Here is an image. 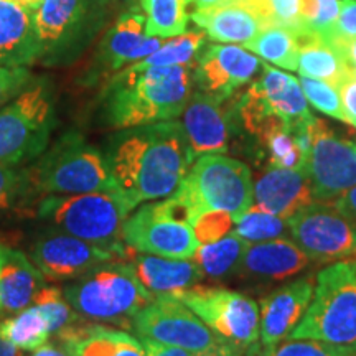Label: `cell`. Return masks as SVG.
<instances>
[{
	"instance_id": "cell-10",
	"label": "cell",
	"mask_w": 356,
	"mask_h": 356,
	"mask_svg": "<svg viewBox=\"0 0 356 356\" xmlns=\"http://www.w3.org/2000/svg\"><path fill=\"white\" fill-rule=\"evenodd\" d=\"M221 340L246 350L259 341V305L226 287L193 286L177 293Z\"/></svg>"
},
{
	"instance_id": "cell-41",
	"label": "cell",
	"mask_w": 356,
	"mask_h": 356,
	"mask_svg": "<svg viewBox=\"0 0 356 356\" xmlns=\"http://www.w3.org/2000/svg\"><path fill=\"white\" fill-rule=\"evenodd\" d=\"M267 17L270 25H279L291 32L304 33V0H264Z\"/></svg>"
},
{
	"instance_id": "cell-25",
	"label": "cell",
	"mask_w": 356,
	"mask_h": 356,
	"mask_svg": "<svg viewBox=\"0 0 356 356\" xmlns=\"http://www.w3.org/2000/svg\"><path fill=\"white\" fill-rule=\"evenodd\" d=\"M40 60L33 12L15 0H0V65L30 68Z\"/></svg>"
},
{
	"instance_id": "cell-26",
	"label": "cell",
	"mask_w": 356,
	"mask_h": 356,
	"mask_svg": "<svg viewBox=\"0 0 356 356\" xmlns=\"http://www.w3.org/2000/svg\"><path fill=\"white\" fill-rule=\"evenodd\" d=\"M309 262V256L292 239L277 238L249 244L239 269L251 277L282 280L302 273Z\"/></svg>"
},
{
	"instance_id": "cell-48",
	"label": "cell",
	"mask_w": 356,
	"mask_h": 356,
	"mask_svg": "<svg viewBox=\"0 0 356 356\" xmlns=\"http://www.w3.org/2000/svg\"><path fill=\"white\" fill-rule=\"evenodd\" d=\"M193 356H246V350L238 348V346L231 345L228 341H221L215 348L202 351V353H197Z\"/></svg>"
},
{
	"instance_id": "cell-54",
	"label": "cell",
	"mask_w": 356,
	"mask_h": 356,
	"mask_svg": "<svg viewBox=\"0 0 356 356\" xmlns=\"http://www.w3.org/2000/svg\"><path fill=\"white\" fill-rule=\"evenodd\" d=\"M122 3H127V6H132V3H136V0H121Z\"/></svg>"
},
{
	"instance_id": "cell-16",
	"label": "cell",
	"mask_w": 356,
	"mask_h": 356,
	"mask_svg": "<svg viewBox=\"0 0 356 356\" xmlns=\"http://www.w3.org/2000/svg\"><path fill=\"white\" fill-rule=\"evenodd\" d=\"M262 68L261 60L239 44H210L193 66L198 91L225 102L248 84Z\"/></svg>"
},
{
	"instance_id": "cell-11",
	"label": "cell",
	"mask_w": 356,
	"mask_h": 356,
	"mask_svg": "<svg viewBox=\"0 0 356 356\" xmlns=\"http://www.w3.org/2000/svg\"><path fill=\"white\" fill-rule=\"evenodd\" d=\"M139 338L178 346L190 353L215 348L221 340L202 318L173 296H157L132 320Z\"/></svg>"
},
{
	"instance_id": "cell-5",
	"label": "cell",
	"mask_w": 356,
	"mask_h": 356,
	"mask_svg": "<svg viewBox=\"0 0 356 356\" xmlns=\"http://www.w3.org/2000/svg\"><path fill=\"white\" fill-rule=\"evenodd\" d=\"M134 211L119 190L76 195H47L38 200L37 215L56 231L127 254L122 226Z\"/></svg>"
},
{
	"instance_id": "cell-23",
	"label": "cell",
	"mask_w": 356,
	"mask_h": 356,
	"mask_svg": "<svg viewBox=\"0 0 356 356\" xmlns=\"http://www.w3.org/2000/svg\"><path fill=\"white\" fill-rule=\"evenodd\" d=\"M127 261L140 284L152 296H177L197 286L204 277L203 270L193 259H170V257L144 254L129 251Z\"/></svg>"
},
{
	"instance_id": "cell-13",
	"label": "cell",
	"mask_w": 356,
	"mask_h": 356,
	"mask_svg": "<svg viewBox=\"0 0 356 356\" xmlns=\"http://www.w3.org/2000/svg\"><path fill=\"white\" fill-rule=\"evenodd\" d=\"M305 172L317 202H332L356 186V155L351 142L338 139L322 119L309 124Z\"/></svg>"
},
{
	"instance_id": "cell-6",
	"label": "cell",
	"mask_w": 356,
	"mask_h": 356,
	"mask_svg": "<svg viewBox=\"0 0 356 356\" xmlns=\"http://www.w3.org/2000/svg\"><path fill=\"white\" fill-rule=\"evenodd\" d=\"M289 338L356 350V259L337 261L320 270L314 299Z\"/></svg>"
},
{
	"instance_id": "cell-24",
	"label": "cell",
	"mask_w": 356,
	"mask_h": 356,
	"mask_svg": "<svg viewBox=\"0 0 356 356\" xmlns=\"http://www.w3.org/2000/svg\"><path fill=\"white\" fill-rule=\"evenodd\" d=\"M44 277L19 249L0 244V314L13 315L32 305Z\"/></svg>"
},
{
	"instance_id": "cell-22",
	"label": "cell",
	"mask_w": 356,
	"mask_h": 356,
	"mask_svg": "<svg viewBox=\"0 0 356 356\" xmlns=\"http://www.w3.org/2000/svg\"><path fill=\"white\" fill-rule=\"evenodd\" d=\"M84 15L83 0H42L33 12V29L42 60L61 56L78 35Z\"/></svg>"
},
{
	"instance_id": "cell-4",
	"label": "cell",
	"mask_w": 356,
	"mask_h": 356,
	"mask_svg": "<svg viewBox=\"0 0 356 356\" xmlns=\"http://www.w3.org/2000/svg\"><path fill=\"white\" fill-rule=\"evenodd\" d=\"M25 181L29 193L38 198L118 190L104 152L74 131L61 136L25 168Z\"/></svg>"
},
{
	"instance_id": "cell-32",
	"label": "cell",
	"mask_w": 356,
	"mask_h": 356,
	"mask_svg": "<svg viewBox=\"0 0 356 356\" xmlns=\"http://www.w3.org/2000/svg\"><path fill=\"white\" fill-rule=\"evenodd\" d=\"M190 0H139L150 37L173 38L188 29Z\"/></svg>"
},
{
	"instance_id": "cell-39",
	"label": "cell",
	"mask_w": 356,
	"mask_h": 356,
	"mask_svg": "<svg viewBox=\"0 0 356 356\" xmlns=\"http://www.w3.org/2000/svg\"><path fill=\"white\" fill-rule=\"evenodd\" d=\"M299 81L307 101H309L315 109L330 115V118L338 119V121L346 122L343 104H341L338 89L333 86V84L322 81V79L307 76H300Z\"/></svg>"
},
{
	"instance_id": "cell-37",
	"label": "cell",
	"mask_w": 356,
	"mask_h": 356,
	"mask_svg": "<svg viewBox=\"0 0 356 356\" xmlns=\"http://www.w3.org/2000/svg\"><path fill=\"white\" fill-rule=\"evenodd\" d=\"M32 305L37 307L43 314V317L47 318L53 337H56L58 333L66 330V328L73 327V325L83 322V318L74 312L68 299L65 297L63 289L56 286H47L44 284L35 296Z\"/></svg>"
},
{
	"instance_id": "cell-20",
	"label": "cell",
	"mask_w": 356,
	"mask_h": 356,
	"mask_svg": "<svg viewBox=\"0 0 356 356\" xmlns=\"http://www.w3.org/2000/svg\"><path fill=\"white\" fill-rule=\"evenodd\" d=\"M70 356H147L140 338L95 322H79L55 337Z\"/></svg>"
},
{
	"instance_id": "cell-38",
	"label": "cell",
	"mask_w": 356,
	"mask_h": 356,
	"mask_svg": "<svg viewBox=\"0 0 356 356\" xmlns=\"http://www.w3.org/2000/svg\"><path fill=\"white\" fill-rule=\"evenodd\" d=\"M340 0H304V33H314L317 37L333 43Z\"/></svg>"
},
{
	"instance_id": "cell-30",
	"label": "cell",
	"mask_w": 356,
	"mask_h": 356,
	"mask_svg": "<svg viewBox=\"0 0 356 356\" xmlns=\"http://www.w3.org/2000/svg\"><path fill=\"white\" fill-rule=\"evenodd\" d=\"M243 48L264 58L267 63L279 68L296 71L299 61V40L297 33L279 25H269L261 30L251 42Z\"/></svg>"
},
{
	"instance_id": "cell-21",
	"label": "cell",
	"mask_w": 356,
	"mask_h": 356,
	"mask_svg": "<svg viewBox=\"0 0 356 356\" xmlns=\"http://www.w3.org/2000/svg\"><path fill=\"white\" fill-rule=\"evenodd\" d=\"M190 19L208 38L239 47H244L261 30L269 26V22L259 8L243 2L226 3L207 10H191Z\"/></svg>"
},
{
	"instance_id": "cell-27",
	"label": "cell",
	"mask_w": 356,
	"mask_h": 356,
	"mask_svg": "<svg viewBox=\"0 0 356 356\" xmlns=\"http://www.w3.org/2000/svg\"><path fill=\"white\" fill-rule=\"evenodd\" d=\"M261 73L257 84L267 104L289 127L293 129L314 118L299 79L266 63L262 65Z\"/></svg>"
},
{
	"instance_id": "cell-7",
	"label": "cell",
	"mask_w": 356,
	"mask_h": 356,
	"mask_svg": "<svg viewBox=\"0 0 356 356\" xmlns=\"http://www.w3.org/2000/svg\"><path fill=\"white\" fill-rule=\"evenodd\" d=\"M172 195L188 208L191 221L210 210L226 211L234 220L252 204V175L244 162L204 154L195 159Z\"/></svg>"
},
{
	"instance_id": "cell-46",
	"label": "cell",
	"mask_w": 356,
	"mask_h": 356,
	"mask_svg": "<svg viewBox=\"0 0 356 356\" xmlns=\"http://www.w3.org/2000/svg\"><path fill=\"white\" fill-rule=\"evenodd\" d=\"M140 341L144 345L147 356H193V353L184 348H178V346L163 345L159 343V341L147 340V338H140Z\"/></svg>"
},
{
	"instance_id": "cell-35",
	"label": "cell",
	"mask_w": 356,
	"mask_h": 356,
	"mask_svg": "<svg viewBox=\"0 0 356 356\" xmlns=\"http://www.w3.org/2000/svg\"><path fill=\"white\" fill-rule=\"evenodd\" d=\"M246 356H356V350L310 340V338H286L275 345H251Z\"/></svg>"
},
{
	"instance_id": "cell-53",
	"label": "cell",
	"mask_w": 356,
	"mask_h": 356,
	"mask_svg": "<svg viewBox=\"0 0 356 356\" xmlns=\"http://www.w3.org/2000/svg\"><path fill=\"white\" fill-rule=\"evenodd\" d=\"M15 2L20 3V6H24L25 8H29L30 12H35L40 3H42V0H15Z\"/></svg>"
},
{
	"instance_id": "cell-2",
	"label": "cell",
	"mask_w": 356,
	"mask_h": 356,
	"mask_svg": "<svg viewBox=\"0 0 356 356\" xmlns=\"http://www.w3.org/2000/svg\"><path fill=\"white\" fill-rule=\"evenodd\" d=\"M193 66H139L111 76L101 92V119L115 131L175 121L193 95Z\"/></svg>"
},
{
	"instance_id": "cell-14",
	"label": "cell",
	"mask_w": 356,
	"mask_h": 356,
	"mask_svg": "<svg viewBox=\"0 0 356 356\" xmlns=\"http://www.w3.org/2000/svg\"><path fill=\"white\" fill-rule=\"evenodd\" d=\"M162 43V38L147 35L144 12L139 3H132L118 17L101 42L95 63L86 76V84L106 83L126 66L152 55Z\"/></svg>"
},
{
	"instance_id": "cell-36",
	"label": "cell",
	"mask_w": 356,
	"mask_h": 356,
	"mask_svg": "<svg viewBox=\"0 0 356 356\" xmlns=\"http://www.w3.org/2000/svg\"><path fill=\"white\" fill-rule=\"evenodd\" d=\"M269 154L270 167L291 168L305 172L307 152L302 149L296 132L289 126H280L261 142ZM307 173V172H305Z\"/></svg>"
},
{
	"instance_id": "cell-47",
	"label": "cell",
	"mask_w": 356,
	"mask_h": 356,
	"mask_svg": "<svg viewBox=\"0 0 356 356\" xmlns=\"http://www.w3.org/2000/svg\"><path fill=\"white\" fill-rule=\"evenodd\" d=\"M332 204L338 211H341L343 215L356 221V186L341 193L335 200H332Z\"/></svg>"
},
{
	"instance_id": "cell-42",
	"label": "cell",
	"mask_w": 356,
	"mask_h": 356,
	"mask_svg": "<svg viewBox=\"0 0 356 356\" xmlns=\"http://www.w3.org/2000/svg\"><path fill=\"white\" fill-rule=\"evenodd\" d=\"M26 190L25 170H19L13 165L0 163V211L10 210Z\"/></svg>"
},
{
	"instance_id": "cell-49",
	"label": "cell",
	"mask_w": 356,
	"mask_h": 356,
	"mask_svg": "<svg viewBox=\"0 0 356 356\" xmlns=\"http://www.w3.org/2000/svg\"><path fill=\"white\" fill-rule=\"evenodd\" d=\"M338 48L343 51V55L346 58V61H348L351 71L356 74V38L350 40V42L341 43Z\"/></svg>"
},
{
	"instance_id": "cell-31",
	"label": "cell",
	"mask_w": 356,
	"mask_h": 356,
	"mask_svg": "<svg viewBox=\"0 0 356 356\" xmlns=\"http://www.w3.org/2000/svg\"><path fill=\"white\" fill-rule=\"evenodd\" d=\"M0 333L24 353L38 350L40 346L48 343V338L51 337L50 325L35 305L26 307L2 320Z\"/></svg>"
},
{
	"instance_id": "cell-34",
	"label": "cell",
	"mask_w": 356,
	"mask_h": 356,
	"mask_svg": "<svg viewBox=\"0 0 356 356\" xmlns=\"http://www.w3.org/2000/svg\"><path fill=\"white\" fill-rule=\"evenodd\" d=\"M231 231L249 244L287 238L291 234V229H289L287 221L284 218L262 210L256 204H251L243 215L234 218V225Z\"/></svg>"
},
{
	"instance_id": "cell-55",
	"label": "cell",
	"mask_w": 356,
	"mask_h": 356,
	"mask_svg": "<svg viewBox=\"0 0 356 356\" xmlns=\"http://www.w3.org/2000/svg\"><path fill=\"white\" fill-rule=\"evenodd\" d=\"M351 147H353V152L356 155V144H353V142H351Z\"/></svg>"
},
{
	"instance_id": "cell-9",
	"label": "cell",
	"mask_w": 356,
	"mask_h": 356,
	"mask_svg": "<svg viewBox=\"0 0 356 356\" xmlns=\"http://www.w3.org/2000/svg\"><path fill=\"white\" fill-rule=\"evenodd\" d=\"M122 241L134 252L170 259H193L200 248L188 208L173 195L132 211L124 221Z\"/></svg>"
},
{
	"instance_id": "cell-43",
	"label": "cell",
	"mask_w": 356,
	"mask_h": 356,
	"mask_svg": "<svg viewBox=\"0 0 356 356\" xmlns=\"http://www.w3.org/2000/svg\"><path fill=\"white\" fill-rule=\"evenodd\" d=\"M35 81L32 71L26 66L0 65V108L15 99L24 89Z\"/></svg>"
},
{
	"instance_id": "cell-52",
	"label": "cell",
	"mask_w": 356,
	"mask_h": 356,
	"mask_svg": "<svg viewBox=\"0 0 356 356\" xmlns=\"http://www.w3.org/2000/svg\"><path fill=\"white\" fill-rule=\"evenodd\" d=\"M0 356H24V351L13 346L6 337L0 333Z\"/></svg>"
},
{
	"instance_id": "cell-15",
	"label": "cell",
	"mask_w": 356,
	"mask_h": 356,
	"mask_svg": "<svg viewBox=\"0 0 356 356\" xmlns=\"http://www.w3.org/2000/svg\"><path fill=\"white\" fill-rule=\"evenodd\" d=\"M127 256L129 252L124 254L114 249L97 246L56 229L40 236L30 249V259L38 267L43 277L51 282H70L102 262L127 259Z\"/></svg>"
},
{
	"instance_id": "cell-28",
	"label": "cell",
	"mask_w": 356,
	"mask_h": 356,
	"mask_svg": "<svg viewBox=\"0 0 356 356\" xmlns=\"http://www.w3.org/2000/svg\"><path fill=\"white\" fill-rule=\"evenodd\" d=\"M297 40H299L297 71L300 76L322 79L338 88V84L351 73L343 51L337 44L307 32L297 35Z\"/></svg>"
},
{
	"instance_id": "cell-51",
	"label": "cell",
	"mask_w": 356,
	"mask_h": 356,
	"mask_svg": "<svg viewBox=\"0 0 356 356\" xmlns=\"http://www.w3.org/2000/svg\"><path fill=\"white\" fill-rule=\"evenodd\" d=\"M233 3V0H190V6H193V10H207V8H215Z\"/></svg>"
},
{
	"instance_id": "cell-45",
	"label": "cell",
	"mask_w": 356,
	"mask_h": 356,
	"mask_svg": "<svg viewBox=\"0 0 356 356\" xmlns=\"http://www.w3.org/2000/svg\"><path fill=\"white\" fill-rule=\"evenodd\" d=\"M338 95H340L341 104L346 115V124L356 127V74L351 73L343 81L338 84Z\"/></svg>"
},
{
	"instance_id": "cell-29",
	"label": "cell",
	"mask_w": 356,
	"mask_h": 356,
	"mask_svg": "<svg viewBox=\"0 0 356 356\" xmlns=\"http://www.w3.org/2000/svg\"><path fill=\"white\" fill-rule=\"evenodd\" d=\"M248 246V241L231 231L215 243L200 244L193 261L200 266L204 275L211 279H221L239 269Z\"/></svg>"
},
{
	"instance_id": "cell-8",
	"label": "cell",
	"mask_w": 356,
	"mask_h": 356,
	"mask_svg": "<svg viewBox=\"0 0 356 356\" xmlns=\"http://www.w3.org/2000/svg\"><path fill=\"white\" fill-rule=\"evenodd\" d=\"M55 127V97L47 79H35L0 108V163L20 165L37 160Z\"/></svg>"
},
{
	"instance_id": "cell-19",
	"label": "cell",
	"mask_w": 356,
	"mask_h": 356,
	"mask_svg": "<svg viewBox=\"0 0 356 356\" xmlns=\"http://www.w3.org/2000/svg\"><path fill=\"white\" fill-rule=\"evenodd\" d=\"M312 203L315 197L305 172L269 165L252 180V204L286 221Z\"/></svg>"
},
{
	"instance_id": "cell-44",
	"label": "cell",
	"mask_w": 356,
	"mask_h": 356,
	"mask_svg": "<svg viewBox=\"0 0 356 356\" xmlns=\"http://www.w3.org/2000/svg\"><path fill=\"white\" fill-rule=\"evenodd\" d=\"M353 38H356V0H340V13H338L333 44L340 47L341 43Z\"/></svg>"
},
{
	"instance_id": "cell-1",
	"label": "cell",
	"mask_w": 356,
	"mask_h": 356,
	"mask_svg": "<svg viewBox=\"0 0 356 356\" xmlns=\"http://www.w3.org/2000/svg\"><path fill=\"white\" fill-rule=\"evenodd\" d=\"M104 155L115 188L134 210L170 197L195 162L185 129L177 119L121 129L111 137Z\"/></svg>"
},
{
	"instance_id": "cell-40",
	"label": "cell",
	"mask_w": 356,
	"mask_h": 356,
	"mask_svg": "<svg viewBox=\"0 0 356 356\" xmlns=\"http://www.w3.org/2000/svg\"><path fill=\"white\" fill-rule=\"evenodd\" d=\"M234 220L229 213L220 210L203 211L191 221V228L195 231L200 244L215 243L222 236L231 233Z\"/></svg>"
},
{
	"instance_id": "cell-33",
	"label": "cell",
	"mask_w": 356,
	"mask_h": 356,
	"mask_svg": "<svg viewBox=\"0 0 356 356\" xmlns=\"http://www.w3.org/2000/svg\"><path fill=\"white\" fill-rule=\"evenodd\" d=\"M204 42H207V35L202 30H193V32L186 30L185 33L163 42L157 51L137 61L136 65L144 66V68H149V66H195Z\"/></svg>"
},
{
	"instance_id": "cell-12",
	"label": "cell",
	"mask_w": 356,
	"mask_h": 356,
	"mask_svg": "<svg viewBox=\"0 0 356 356\" xmlns=\"http://www.w3.org/2000/svg\"><path fill=\"white\" fill-rule=\"evenodd\" d=\"M292 241L310 261L356 259V221L332 203L317 202L287 220Z\"/></svg>"
},
{
	"instance_id": "cell-18",
	"label": "cell",
	"mask_w": 356,
	"mask_h": 356,
	"mask_svg": "<svg viewBox=\"0 0 356 356\" xmlns=\"http://www.w3.org/2000/svg\"><path fill=\"white\" fill-rule=\"evenodd\" d=\"M314 291L315 280L304 277L269 293L261 302L259 343L275 345L291 337L309 309Z\"/></svg>"
},
{
	"instance_id": "cell-50",
	"label": "cell",
	"mask_w": 356,
	"mask_h": 356,
	"mask_svg": "<svg viewBox=\"0 0 356 356\" xmlns=\"http://www.w3.org/2000/svg\"><path fill=\"white\" fill-rule=\"evenodd\" d=\"M30 356H70L58 343H44L38 350L32 351Z\"/></svg>"
},
{
	"instance_id": "cell-17",
	"label": "cell",
	"mask_w": 356,
	"mask_h": 356,
	"mask_svg": "<svg viewBox=\"0 0 356 356\" xmlns=\"http://www.w3.org/2000/svg\"><path fill=\"white\" fill-rule=\"evenodd\" d=\"M181 126L195 159L204 154L228 152L231 118L216 97L193 91L181 113Z\"/></svg>"
},
{
	"instance_id": "cell-3",
	"label": "cell",
	"mask_w": 356,
	"mask_h": 356,
	"mask_svg": "<svg viewBox=\"0 0 356 356\" xmlns=\"http://www.w3.org/2000/svg\"><path fill=\"white\" fill-rule=\"evenodd\" d=\"M65 297L84 322L132 328V320L152 293L142 286L127 259H113L92 267L63 287Z\"/></svg>"
}]
</instances>
